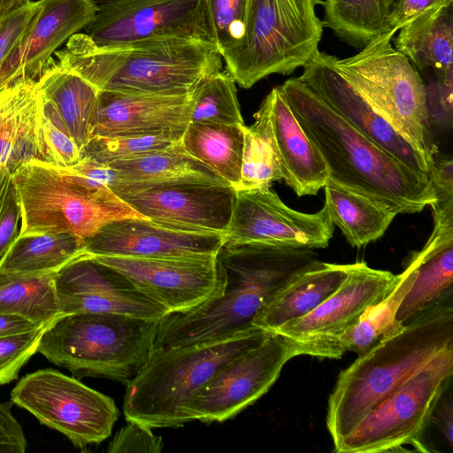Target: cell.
Here are the masks:
<instances>
[{
  "mask_svg": "<svg viewBox=\"0 0 453 453\" xmlns=\"http://www.w3.org/2000/svg\"><path fill=\"white\" fill-rule=\"evenodd\" d=\"M235 83L226 70L203 77L191 93L189 122L244 124Z\"/></svg>",
  "mask_w": 453,
  "mask_h": 453,
  "instance_id": "8d00e7d4",
  "label": "cell"
},
{
  "mask_svg": "<svg viewBox=\"0 0 453 453\" xmlns=\"http://www.w3.org/2000/svg\"><path fill=\"white\" fill-rule=\"evenodd\" d=\"M184 132L126 137H92L81 150L88 157L105 165L129 160L166 149L180 142Z\"/></svg>",
  "mask_w": 453,
  "mask_h": 453,
  "instance_id": "74e56055",
  "label": "cell"
},
{
  "mask_svg": "<svg viewBox=\"0 0 453 453\" xmlns=\"http://www.w3.org/2000/svg\"><path fill=\"white\" fill-rule=\"evenodd\" d=\"M298 78L363 135L410 168L429 174L432 163L348 83L333 65L331 55L319 51Z\"/></svg>",
  "mask_w": 453,
  "mask_h": 453,
  "instance_id": "d6986e66",
  "label": "cell"
},
{
  "mask_svg": "<svg viewBox=\"0 0 453 453\" xmlns=\"http://www.w3.org/2000/svg\"><path fill=\"white\" fill-rule=\"evenodd\" d=\"M11 84V83H10ZM9 84H4L3 86H0V97L1 96L3 95V93L4 92L6 87L8 86Z\"/></svg>",
  "mask_w": 453,
  "mask_h": 453,
  "instance_id": "f5cc1de1",
  "label": "cell"
},
{
  "mask_svg": "<svg viewBox=\"0 0 453 453\" xmlns=\"http://www.w3.org/2000/svg\"><path fill=\"white\" fill-rule=\"evenodd\" d=\"M269 333L253 326L218 340L152 348L126 385V420L151 428L179 427L192 421L188 407L198 391L221 366L262 342Z\"/></svg>",
  "mask_w": 453,
  "mask_h": 453,
  "instance_id": "5b68a950",
  "label": "cell"
},
{
  "mask_svg": "<svg viewBox=\"0 0 453 453\" xmlns=\"http://www.w3.org/2000/svg\"><path fill=\"white\" fill-rule=\"evenodd\" d=\"M20 207L12 176L0 209V264L19 234Z\"/></svg>",
  "mask_w": 453,
  "mask_h": 453,
  "instance_id": "ee69618b",
  "label": "cell"
},
{
  "mask_svg": "<svg viewBox=\"0 0 453 453\" xmlns=\"http://www.w3.org/2000/svg\"><path fill=\"white\" fill-rule=\"evenodd\" d=\"M226 238L223 233L170 229L144 219H122L103 226L85 240L89 256L140 258L216 256Z\"/></svg>",
  "mask_w": 453,
  "mask_h": 453,
  "instance_id": "ffe728a7",
  "label": "cell"
},
{
  "mask_svg": "<svg viewBox=\"0 0 453 453\" xmlns=\"http://www.w3.org/2000/svg\"><path fill=\"white\" fill-rule=\"evenodd\" d=\"M41 1H29L0 19V71L13 48L26 33Z\"/></svg>",
  "mask_w": 453,
  "mask_h": 453,
  "instance_id": "7bdbcfd3",
  "label": "cell"
},
{
  "mask_svg": "<svg viewBox=\"0 0 453 453\" xmlns=\"http://www.w3.org/2000/svg\"><path fill=\"white\" fill-rule=\"evenodd\" d=\"M57 272L9 273L0 271V314H16L38 325L62 316L55 290Z\"/></svg>",
  "mask_w": 453,
  "mask_h": 453,
  "instance_id": "836d02e7",
  "label": "cell"
},
{
  "mask_svg": "<svg viewBox=\"0 0 453 453\" xmlns=\"http://www.w3.org/2000/svg\"><path fill=\"white\" fill-rule=\"evenodd\" d=\"M392 30L354 56L331 55L336 71L401 136L429 162L427 91L418 71L393 47Z\"/></svg>",
  "mask_w": 453,
  "mask_h": 453,
  "instance_id": "9c48e42d",
  "label": "cell"
},
{
  "mask_svg": "<svg viewBox=\"0 0 453 453\" xmlns=\"http://www.w3.org/2000/svg\"><path fill=\"white\" fill-rule=\"evenodd\" d=\"M39 103L44 162L61 167L75 165L81 160V152L59 112L40 90Z\"/></svg>",
  "mask_w": 453,
  "mask_h": 453,
  "instance_id": "f35d334b",
  "label": "cell"
},
{
  "mask_svg": "<svg viewBox=\"0 0 453 453\" xmlns=\"http://www.w3.org/2000/svg\"><path fill=\"white\" fill-rule=\"evenodd\" d=\"M451 3L453 0H395L390 12V25L397 31L422 12Z\"/></svg>",
  "mask_w": 453,
  "mask_h": 453,
  "instance_id": "7dc6e473",
  "label": "cell"
},
{
  "mask_svg": "<svg viewBox=\"0 0 453 453\" xmlns=\"http://www.w3.org/2000/svg\"><path fill=\"white\" fill-rule=\"evenodd\" d=\"M44 162L37 81L18 79L0 97V165L11 174L22 164Z\"/></svg>",
  "mask_w": 453,
  "mask_h": 453,
  "instance_id": "d4e9b609",
  "label": "cell"
},
{
  "mask_svg": "<svg viewBox=\"0 0 453 453\" xmlns=\"http://www.w3.org/2000/svg\"><path fill=\"white\" fill-rule=\"evenodd\" d=\"M51 323L0 338V385L18 378L23 365L37 352L41 338Z\"/></svg>",
  "mask_w": 453,
  "mask_h": 453,
  "instance_id": "60d3db41",
  "label": "cell"
},
{
  "mask_svg": "<svg viewBox=\"0 0 453 453\" xmlns=\"http://www.w3.org/2000/svg\"><path fill=\"white\" fill-rule=\"evenodd\" d=\"M151 427L135 421H127L110 441L107 452H142L158 453L164 443L160 436L151 431Z\"/></svg>",
  "mask_w": 453,
  "mask_h": 453,
  "instance_id": "b9f144b4",
  "label": "cell"
},
{
  "mask_svg": "<svg viewBox=\"0 0 453 453\" xmlns=\"http://www.w3.org/2000/svg\"><path fill=\"white\" fill-rule=\"evenodd\" d=\"M11 176L12 174L9 170L4 165H0V209L5 196Z\"/></svg>",
  "mask_w": 453,
  "mask_h": 453,
  "instance_id": "f907efd6",
  "label": "cell"
},
{
  "mask_svg": "<svg viewBox=\"0 0 453 453\" xmlns=\"http://www.w3.org/2000/svg\"><path fill=\"white\" fill-rule=\"evenodd\" d=\"M325 203L334 226L353 247H361L381 237L396 214L369 198L327 180Z\"/></svg>",
  "mask_w": 453,
  "mask_h": 453,
  "instance_id": "f1b7e54d",
  "label": "cell"
},
{
  "mask_svg": "<svg viewBox=\"0 0 453 453\" xmlns=\"http://www.w3.org/2000/svg\"><path fill=\"white\" fill-rule=\"evenodd\" d=\"M85 241L73 234H40L19 236L0 264L9 273L58 272L85 253Z\"/></svg>",
  "mask_w": 453,
  "mask_h": 453,
  "instance_id": "d6a6232c",
  "label": "cell"
},
{
  "mask_svg": "<svg viewBox=\"0 0 453 453\" xmlns=\"http://www.w3.org/2000/svg\"><path fill=\"white\" fill-rule=\"evenodd\" d=\"M159 321L113 313L62 315L46 328L37 352L79 376L127 385L148 358Z\"/></svg>",
  "mask_w": 453,
  "mask_h": 453,
  "instance_id": "8992f818",
  "label": "cell"
},
{
  "mask_svg": "<svg viewBox=\"0 0 453 453\" xmlns=\"http://www.w3.org/2000/svg\"><path fill=\"white\" fill-rule=\"evenodd\" d=\"M243 125L189 122L180 142L191 157L235 188L241 179Z\"/></svg>",
  "mask_w": 453,
  "mask_h": 453,
  "instance_id": "f546056e",
  "label": "cell"
},
{
  "mask_svg": "<svg viewBox=\"0 0 453 453\" xmlns=\"http://www.w3.org/2000/svg\"><path fill=\"white\" fill-rule=\"evenodd\" d=\"M12 179L20 207L19 236L69 233L85 241L112 221L143 219L108 186L65 174L49 163H24Z\"/></svg>",
  "mask_w": 453,
  "mask_h": 453,
  "instance_id": "52a82bcc",
  "label": "cell"
},
{
  "mask_svg": "<svg viewBox=\"0 0 453 453\" xmlns=\"http://www.w3.org/2000/svg\"><path fill=\"white\" fill-rule=\"evenodd\" d=\"M30 0H0V18Z\"/></svg>",
  "mask_w": 453,
  "mask_h": 453,
  "instance_id": "816d5d0a",
  "label": "cell"
},
{
  "mask_svg": "<svg viewBox=\"0 0 453 453\" xmlns=\"http://www.w3.org/2000/svg\"><path fill=\"white\" fill-rule=\"evenodd\" d=\"M451 299L413 317L400 333L358 356L339 373L326 416L334 446L418 370L453 346Z\"/></svg>",
  "mask_w": 453,
  "mask_h": 453,
  "instance_id": "277c9868",
  "label": "cell"
},
{
  "mask_svg": "<svg viewBox=\"0 0 453 453\" xmlns=\"http://www.w3.org/2000/svg\"><path fill=\"white\" fill-rule=\"evenodd\" d=\"M26 33L0 71V86L18 79H39L55 50L93 19L94 0H40Z\"/></svg>",
  "mask_w": 453,
  "mask_h": 453,
  "instance_id": "7402d4cb",
  "label": "cell"
},
{
  "mask_svg": "<svg viewBox=\"0 0 453 453\" xmlns=\"http://www.w3.org/2000/svg\"><path fill=\"white\" fill-rule=\"evenodd\" d=\"M415 277L416 263L411 256L404 271L396 275L388 294L370 306L357 324L342 337L339 349L342 356L346 351L361 356L403 329L405 324L396 319V313Z\"/></svg>",
  "mask_w": 453,
  "mask_h": 453,
  "instance_id": "4dcf8cb0",
  "label": "cell"
},
{
  "mask_svg": "<svg viewBox=\"0 0 453 453\" xmlns=\"http://www.w3.org/2000/svg\"><path fill=\"white\" fill-rule=\"evenodd\" d=\"M45 325V324H43ZM34 321L16 314H0V338L40 327Z\"/></svg>",
  "mask_w": 453,
  "mask_h": 453,
  "instance_id": "681fc988",
  "label": "cell"
},
{
  "mask_svg": "<svg viewBox=\"0 0 453 453\" xmlns=\"http://www.w3.org/2000/svg\"><path fill=\"white\" fill-rule=\"evenodd\" d=\"M397 32L395 49L417 70H432L437 80L453 76V3L422 12Z\"/></svg>",
  "mask_w": 453,
  "mask_h": 453,
  "instance_id": "4316f807",
  "label": "cell"
},
{
  "mask_svg": "<svg viewBox=\"0 0 453 453\" xmlns=\"http://www.w3.org/2000/svg\"><path fill=\"white\" fill-rule=\"evenodd\" d=\"M322 0H248L235 46L222 56L228 73L250 88L273 73L291 74L319 52L323 22L315 7Z\"/></svg>",
  "mask_w": 453,
  "mask_h": 453,
  "instance_id": "ba28073f",
  "label": "cell"
},
{
  "mask_svg": "<svg viewBox=\"0 0 453 453\" xmlns=\"http://www.w3.org/2000/svg\"><path fill=\"white\" fill-rule=\"evenodd\" d=\"M191 93L99 90L90 123V138L184 132L189 123Z\"/></svg>",
  "mask_w": 453,
  "mask_h": 453,
  "instance_id": "44dd1931",
  "label": "cell"
},
{
  "mask_svg": "<svg viewBox=\"0 0 453 453\" xmlns=\"http://www.w3.org/2000/svg\"><path fill=\"white\" fill-rule=\"evenodd\" d=\"M84 29L100 46L158 38L214 44L205 0H103Z\"/></svg>",
  "mask_w": 453,
  "mask_h": 453,
  "instance_id": "5bb4252c",
  "label": "cell"
},
{
  "mask_svg": "<svg viewBox=\"0 0 453 453\" xmlns=\"http://www.w3.org/2000/svg\"><path fill=\"white\" fill-rule=\"evenodd\" d=\"M27 446L22 426L12 413V403H0V453H24Z\"/></svg>",
  "mask_w": 453,
  "mask_h": 453,
  "instance_id": "bcb514c9",
  "label": "cell"
},
{
  "mask_svg": "<svg viewBox=\"0 0 453 453\" xmlns=\"http://www.w3.org/2000/svg\"><path fill=\"white\" fill-rule=\"evenodd\" d=\"M271 96V124L282 180L298 196H313L324 188L328 170L321 155L304 134L279 87Z\"/></svg>",
  "mask_w": 453,
  "mask_h": 453,
  "instance_id": "cb8c5ba5",
  "label": "cell"
},
{
  "mask_svg": "<svg viewBox=\"0 0 453 453\" xmlns=\"http://www.w3.org/2000/svg\"><path fill=\"white\" fill-rule=\"evenodd\" d=\"M296 356L290 341L270 332L262 342L221 366L198 391L188 407L191 419L211 423L234 418L264 395Z\"/></svg>",
  "mask_w": 453,
  "mask_h": 453,
  "instance_id": "9a60e30c",
  "label": "cell"
},
{
  "mask_svg": "<svg viewBox=\"0 0 453 453\" xmlns=\"http://www.w3.org/2000/svg\"><path fill=\"white\" fill-rule=\"evenodd\" d=\"M429 177L434 187L436 202L453 201V162L449 158L435 160L433 155V162L430 166Z\"/></svg>",
  "mask_w": 453,
  "mask_h": 453,
  "instance_id": "c3c4849f",
  "label": "cell"
},
{
  "mask_svg": "<svg viewBox=\"0 0 453 453\" xmlns=\"http://www.w3.org/2000/svg\"><path fill=\"white\" fill-rule=\"evenodd\" d=\"M216 257L226 275L221 296L165 316L153 348L218 340L253 326L254 318L279 289L319 261L318 253L309 249L226 242Z\"/></svg>",
  "mask_w": 453,
  "mask_h": 453,
  "instance_id": "7a4b0ae2",
  "label": "cell"
},
{
  "mask_svg": "<svg viewBox=\"0 0 453 453\" xmlns=\"http://www.w3.org/2000/svg\"><path fill=\"white\" fill-rule=\"evenodd\" d=\"M214 45L221 57L241 37L248 0H205Z\"/></svg>",
  "mask_w": 453,
  "mask_h": 453,
  "instance_id": "ab89813d",
  "label": "cell"
},
{
  "mask_svg": "<svg viewBox=\"0 0 453 453\" xmlns=\"http://www.w3.org/2000/svg\"><path fill=\"white\" fill-rule=\"evenodd\" d=\"M110 188L143 219L184 232L225 233L236 189L199 178L119 182Z\"/></svg>",
  "mask_w": 453,
  "mask_h": 453,
  "instance_id": "7c38bea8",
  "label": "cell"
},
{
  "mask_svg": "<svg viewBox=\"0 0 453 453\" xmlns=\"http://www.w3.org/2000/svg\"><path fill=\"white\" fill-rule=\"evenodd\" d=\"M395 0H324L323 25L341 40L363 49L392 30L390 12Z\"/></svg>",
  "mask_w": 453,
  "mask_h": 453,
  "instance_id": "1f68e13d",
  "label": "cell"
},
{
  "mask_svg": "<svg viewBox=\"0 0 453 453\" xmlns=\"http://www.w3.org/2000/svg\"><path fill=\"white\" fill-rule=\"evenodd\" d=\"M126 276L168 313L191 310L221 296L226 283L216 256L140 258L91 256Z\"/></svg>",
  "mask_w": 453,
  "mask_h": 453,
  "instance_id": "e0dca14e",
  "label": "cell"
},
{
  "mask_svg": "<svg viewBox=\"0 0 453 453\" xmlns=\"http://www.w3.org/2000/svg\"><path fill=\"white\" fill-rule=\"evenodd\" d=\"M11 400L81 449L107 439L119 416L112 398L50 368L21 378Z\"/></svg>",
  "mask_w": 453,
  "mask_h": 453,
  "instance_id": "8fae6325",
  "label": "cell"
},
{
  "mask_svg": "<svg viewBox=\"0 0 453 453\" xmlns=\"http://www.w3.org/2000/svg\"><path fill=\"white\" fill-rule=\"evenodd\" d=\"M108 165L116 171V183L199 178L230 185L210 167L191 157L180 142L161 150Z\"/></svg>",
  "mask_w": 453,
  "mask_h": 453,
  "instance_id": "e575fe53",
  "label": "cell"
},
{
  "mask_svg": "<svg viewBox=\"0 0 453 453\" xmlns=\"http://www.w3.org/2000/svg\"><path fill=\"white\" fill-rule=\"evenodd\" d=\"M451 381L443 389L429 416L424 431L433 428L450 450L453 448V407Z\"/></svg>",
  "mask_w": 453,
  "mask_h": 453,
  "instance_id": "f6af8a7d",
  "label": "cell"
},
{
  "mask_svg": "<svg viewBox=\"0 0 453 453\" xmlns=\"http://www.w3.org/2000/svg\"><path fill=\"white\" fill-rule=\"evenodd\" d=\"M1 18H2V17H1ZM1 18H0V19H1Z\"/></svg>",
  "mask_w": 453,
  "mask_h": 453,
  "instance_id": "db71d44e",
  "label": "cell"
},
{
  "mask_svg": "<svg viewBox=\"0 0 453 453\" xmlns=\"http://www.w3.org/2000/svg\"><path fill=\"white\" fill-rule=\"evenodd\" d=\"M270 93L254 114L251 126H242L243 152L241 179L235 189L270 188L282 180V173L271 124Z\"/></svg>",
  "mask_w": 453,
  "mask_h": 453,
  "instance_id": "d590c367",
  "label": "cell"
},
{
  "mask_svg": "<svg viewBox=\"0 0 453 453\" xmlns=\"http://www.w3.org/2000/svg\"><path fill=\"white\" fill-rule=\"evenodd\" d=\"M432 209L433 232L422 250L412 255L416 277L396 313V319L403 324L452 296L453 206Z\"/></svg>",
  "mask_w": 453,
  "mask_h": 453,
  "instance_id": "603a6c76",
  "label": "cell"
},
{
  "mask_svg": "<svg viewBox=\"0 0 453 453\" xmlns=\"http://www.w3.org/2000/svg\"><path fill=\"white\" fill-rule=\"evenodd\" d=\"M328 170V180L395 212L436 202L429 174L417 172L359 133L299 78L279 86Z\"/></svg>",
  "mask_w": 453,
  "mask_h": 453,
  "instance_id": "6da1fadb",
  "label": "cell"
},
{
  "mask_svg": "<svg viewBox=\"0 0 453 453\" xmlns=\"http://www.w3.org/2000/svg\"><path fill=\"white\" fill-rule=\"evenodd\" d=\"M41 93L57 108L81 152L90 140V123L98 90L50 58L37 80Z\"/></svg>",
  "mask_w": 453,
  "mask_h": 453,
  "instance_id": "83f0119b",
  "label": "cell"
},
{
  "mask_svg": "<svg viewBox=\"0 0 453 453\" xmlns=\"http://www.w3.org/2000/svg\"><path fill=\"white\" fill-rule=\"evenodd\" d=\"M55 56L58 65L98 91L186 95L203 77L222 70V57L214 44L188 38L100 46L85 33H77Z\"/></svg>",
  "mask_w": 453,
  "mask_h": 453,
  "instance_id": "3957f363",
  "label": "cell"
},
{
  "mask_svg": "<svg viewBox=\"0 0 453 453\" xmlns=\"http://www.w3.org/2000/svg\"><path fill=\"white\" fill-rule=\"evenodd\" d=\"M453 346L418 370L339 443L338 453L397 451L405 445L416 447L432 410L443 389L452 380Z\"/></svg>",
  "mask_w": 453,
  "mask_h": 453,
  "instance_id": "30bf717a",
  "label": "cell"
},
{
  "mask_svg": "<svg viewBox=\"0 0 453 453\" xmlns=\"http://www.w3.org/2000/svg\"><path fill=\"white\" fill-rule=\"evenodd\" d=\"M396 275L373 269L365 262L348 265L341 286L307 315L274 331L290 341L298 356L339 359L342 337L359 321L365 311L391 290Z\"/></svg>",
  "mask_w": 453,
  "mask_h": 453,
  "instance_id": "4fadbf2b",
  "label": "cell"
},
{
  "mask_svg": "<svg viewBox=\"0 0 453 453\" xmlns=\"http://www.w3.org/2000/svg\"><path fill=\"white\" fill-rule=\"evenodd\" d=\"M348 265L318 261L289 280L259 311L252 325L274 332L300 319L321 304L343 282Z\"/></svg>",
  "mask_w": 453,
  "mask_h": 453,
  "instance_id": "484cf974",
  "label": "cell"
},
{
  "mask_svg": "<svg viewBox=\"0 0 453 453\" xmlns=\"http://www.w3.org/2000/svg\"><path fill=\"white\" fill-rule=\"evenodd\" d=\"M334 230L326 205L315 213L297 211L270 188H260L236 190L224 234L231 243L313 250L327 247Z\"/></svg>",
  "mask_w": 453,
  "mask_h": 453,
  "instance_id": "2e32d148",
  "label": "cell"
},
{
  "mask_svg": "<svg viewBox=\"0 0 453 453\" xmlns=\"http://www.w3.org/2000/svg\"><path fill=\"white\" fill-rule=\"evenodd\" d=\"M54 284L62 315L113 313L161 320L169 314L122 273L86 253L59 269Z\"/></svg>",
  "mask_w": 453,
  "mask_h": 453,
  "instance_id": "ac0fdd59",
  "label": "cell"
}]
</instances>
